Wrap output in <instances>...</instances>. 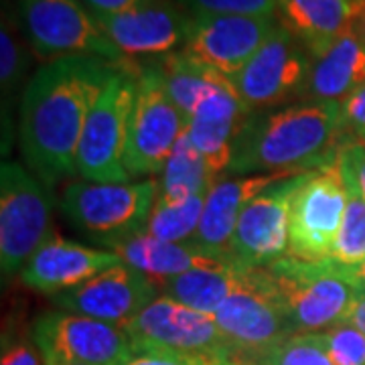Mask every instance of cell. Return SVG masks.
<instances>
[{
  "instance_id": "24",
  "label": "cell",
  "mask_w": 365,
  "mask_h": 365,
  "mask_svg": "<svg viewBox=\"0 0 365 365\" xmlns=\"http://www.w3.org/2000/svg\"><path fill=\"white\" fill-rule=\"evenodd\" d=\"M153 66L158 69L165 90L173 100V104L177 106V110L182 114L185 122L193 116L197 106L205 100L209 91L230 81L225 76L203 66L201 61H197L195 57H191L182 49L163 55Z\"/></svg>"
},
{
  "instance_id": "2",
  "label": "cell",
  "mask_w": 365,
  "mask_h": 365,
  "mask_svg": "<svg viewBox=\"0 0 365 365\" xmlns=\"http://www.w3.org/2000/svg\"><path fill=\"white\" fill-rule=\"evenodd\" d=\"M347 138L341 102L299 104L252 112L237 130L230 173L300 175L337 163Z\"/></svg>"
},
{
  "instance_id": "26",
  "label": "cell",
  "mask_w": 365,
  "mask_h": 365,
  "mask_svg": "<svg viewBox=\"0 0 365 365\" xmlns=\"http://www.w3.org/2000/svg\"><path fill=\"white\" fill-rule=\"evenodd\" d=\"M337 163H339L341 179L345 185L347 205L335 246L331 252V262H335L337 266L349 272H355L365 262V199L347 163L341 158Z\"/></svg>"
},
{
  "instance_id": "36",
  "label": "cell",
  "mask_w": 365,
  "mask_h": 365,
  "mask_svg": "<svg viewBox=\"0 0 365 365\" xmlns=\"http://www.w3.org/2000/svg\"><path fill=\"white\" fill-rule=\"evenodd\" d=\"M124 365H199V364H189V361L175 359V357H167V355H157V353H134V357H132L128 364H124Z\"/></svg>"
},
{
  "instance_id": "13",
  "label": "cell",
  "mask_w": 365,
  "mask_h": 365,
  "mask_svg": "<svg viewBox=\"0 0 365 365\" xmlns=\"http://www.w3.org/2000/svg\"><path fill=\"white\" fill-rule=\"evenodd\" d=\"M309 173L280 179L244 207L235 225L230 256L237 268H266L288 256L290 209Z\"/></svg>"
},
{
  "instance_id": "41",
  "label": "cell",
  "mask_w": 365,
  "mask_h": 365,
  "mask_svg": "<svg viewBox=\"0 0 365 365\" xmlns=\"http://www.w3.org/2000/svg\"><path fill=\"white\" fill-rule=\"evenodd\" d=\"M351 138H357L359 143L365 144V132H364V134H357V136H351Z\"/></svg>"
},
{
  "instance_id": "16",
  "label": "cell",
  "mask_w": 365,
  "mask_h": 365,
  "mask_svg": "<svg viewBox=\"0 0 365 365\" xmlns=\"http://www.w3.org/2000/svg\"><path fill=\"white\" fill-rule=\"evenodd\" d=\"M276 25L278 16H191V31L182 51L232 79L270 37Z\"/></svg>"
},
{
  "instance_id": "29",
  "label": "cell",
  "mask_w": 365,
  "mask_h": 365,
  "mask_svg": "<svg viewBox=\"0 0 365 365\" xmlns=\"http://www.w3.org/2000/svg\"><path fill=\"white\" fill-rule=\"evenodd\" d=\"M264 365H335L325 351L319 333L292 335L276 347L258 355Z\"/></svg>"
},
{
  "instance_id": "3",
  "label": "cell",
  "mask_w": 365,
  "mask_h": 365,
  "mask_svg": "<svg viewBox=\"0 0 365 365\" xmlns=\"http://www.w3.org/2000/svg\"><path fill=\"white\" fill-rule=\"evenodd\" d=\"M254 272L287 314L292 333H323L347 323L361 288L353 272L335 262H304L284 256Z\"/></svg>"
},
{
  "instance_id": "4",
  "label": "cell",
  "mask_w": 365,
  "mask_h": 365,
  "mask_svg": "<svg viewBox=\"0 0 365 365\" xmlns=\"http://www.w3.org/2000/svg\"><path fill=\"white\" fill-rule=\"evenodd\" d=\"M158 181L90 182L71 181L61 191L59 207L67 222L88 240L114 248L146 232L155 207Z\"/></svg>"
},
{
  "instance_id": "25",
  "label": "cell",
  "mask_w": 365,
  "mask_h": 365,
  "mask_svg": "<svg viewBox=\"0 0 365 365\" xmlns=\"http://www.w3.org/2000/svg\"><path fill=\"white\" fill-rule=\"evenodd\" d=\"M215 182L217 177L209 169L205 158L199 155L185 130L160 173L157 199L167 203H179L197 195L207 197Z\"/></svg>"
},
{
  "instance_id": "33",
  "label": "cell",
  "mask_w": 365,
  "mask_h": 365,
  "mask_svg": "<svg viewBox=\"0 0 365 365\" xmlns=\"http://www.w3.org/2000/svg\"><path fill=\"white\" fill-rule=\"evenodd\" d=\"M339 158L347 163V167L351 169L355 181L359 185V191L365 199V144L359 143L357 138L347 136L345 143L341 144Z\"/></svg>"
},
{
  "instance_id": "10",
  "label": "cell",
  "mask_w": 365,
  "mask_h": 365,
  "mask_svg": "<svg viewBox=\"0 0 365 365\" xmlns=\"http://www.w3.org/2000/svg\"><path fill=\"white\" fill-rule=\"evenodd\" d=\"M187 122L165 90L155 66L138 71V90L128 130L124 165L130 177H150L163 173Z\"/></svg>"
},
{
  "instance_id": "38",
  "label": "cell",
  "mask_w": 365,
  "mask_h": 365,
  "mask_svg": "<svg viewBox=\"0 0 365 365\" xmlns=\"http://www.w3.org/2000/svg\"><path fill=\"white\" fill-rule=\"evenodd\" d=\"M223 365H264L258 359V357H254V355H246V353H235L234 357H230L227 361Z\"/></svg>"
},
{
  "instance_id": "1",
  "label": "cell",
  "mask_w": 365,
  "mask_h": 365,
  "mask_svg": "<svg viewBox=\"0 0 365 365\" xmlns=\"http://www.w3.org/2000/svg\"><path fill=\"white\" fill-rule=\"evenodd\" d=\"M120 69L100 57H61L41 66L21 98L19 140L29 170L53 189L78 175V146L86 118Z\"/></svg>"
},
{
  "instance_id": "15",
  "label": "cell",
  "mask_w": 365,
  "mask_h": 365,
  "mask_svg": "<svg viewBox=\"0 0 365 365\" xmlns=\"http://www.w3.org/2000/svg\"><path fill=\"white\" fill-rule=\"evenodd\" d=\"M91 16L128 59L132 55L163 57L179 51L191 31V14L177 0H150L126 13L91 11Z\"/></svg>"
},
{
  "instance_id": "31",
  "label": "cell",
  "mask_w": 365,
  "mask_h": 365,
  "mask_svg": "<svg viewBox=\"0 0 365 365\" xmlns=\"http://www.w3.org/2000/svg\"><path fill=\"white\" fill-rule=\"evenodd\" d=\"M191 16L213 14H246V16H276L278 0H177Z\"/></svg>"
},
{
  "instance_id": "27",
  "label": "cell",
  "mask_w": 365,
  "mask_h": 365,
  "mask_svg": "<svg viewBox=\"0 0 365 365\" xmlns=\"http://www.w3.org/2000/svg\"><path fill=\"white\" fill-rule=\"evenodd\" d=\"M29 61H31V51L26 49L25 41L19 35L16 21L4 11L2 26H0V90H2V110L9 104V112L2 116V122L6 126V120H9L11 132H13L11 116H13L14 96L23 86Z\"/></svg>"
},
{
  "instance_id": "39",
  "label": "cell",
  "mask_w": 365,
  "mask_h": 365,
  "mask_svg": "<svg viewBox=\"0 0 365 365\" xmlns=\"http://www.w3.org/2000/svg\"><path fill=\"white\" fill-rule=\"evenodd\" d=\"M353 278H355V282L359 284V288L365 290V262L359 266V268H357V270H355V272H353Z\"/></svg>"
},
{
  "instance_id": "19",
  "label": "cell",
  "mask_w": 365,
  "mask_h": 365,
  "mask_svg": "<svg viewBox=\"0 0 365 365\" xmlns=\"http://www.w3.org/2000/svg\"><path fill=\"white\" fill-rule=\"evenodd\" d=\"M280 179H288V175H248L220 179L205 197L201 223L191 244L209 254L232 260L230 246L242 211L254 197L260 195L264 189Z\"/></svg>"
},
{
  "instance_id": "20",
  "label": "cell",
  "mask_w": 365,
  "mask_h": 365,
  "mask_svg": "<svg viewBox=\"0 0 365 365\" xmlns=\"http://www.w3.org/2000/svg\"><path fill=\"white\" fill-rule=\"evenodd\" d=\"M365 14V0H278V23L317 55L351 31Z\"/></svg>"
},
{
  "instance_id": "6",
  "label": "cell",
  "mask_w": 365,
  "mask_h": 365,
  "mask_svg": "<svg viewBox=\"0 0 365 365\" xmlns=\"http://www.w3.org/2000/svg\"><path fill=\"white\" fill-rule=\"evenodd\" d=\"M140 71V69H138ZM138 71L120 67L86 118L78 146V175L90 182H130L124 165Z\"/></svg>"
},
{
  "instance_id": "43",
  "label": "cell",
  "mask_w": 365,
  "mask_h": 365,
  "mask_svg": "<svg viewBox=\"0 0 365 365\" xmlns=\"http://www.w3.org/2000/svg\"><path fill=\"white\" fill-rule=\"evenodd\" d=\"M225 364V361H220V364H207V365H223Z\"/></svg>"
},
{
  "instance_id": "28",
  "label": "cell",
  "mask_w": 365,
  "mask_h": 365,
  "mask_svg": "<svg viewBox=\"0 0 365 365\" xmlns=\"http://www.w3.org/2000/svg\"><path fill=\"white\" fill-rule=\"evenodd\" d=\"M203 207H205L203 195L191 197L179 203H167L157 199L146 223V232L155 237L177 242V244L193 242L201 223Z\"/></svg>"
},
{
  "instance_id": "32",
  "label": "cell",
  "mask_w": 365,
  "mask_h": 365,
  "mask_svg": "<svg viewBox=\"0 0 365 365\" xmlns=\"http://www.w3.org/2000/svg\"><path fill=\"white\" fill-rule=\"evenodd\" d=\"M341 112H343V124L347 136H357L365 132V83L359 86L341 102Z\"/></svg>"
},
{
  "instance_id": "23",
  "label": "cell",
  "mask_w": 365,
  "mask_h": 365,
  "mask_svg": "<svg viewBox=\"0 0 365 365\" xmlns=\"http://www.w3.org/2000/svg\"><path fill=\"white\" fill-rule=\"evenodd\" d=\"M246 272L235 264L215 268H195L157 282L158 294L177 300L199 313L213 314L234 290L246 282Z\"/></svg>"
},
{
  "instance_id": "17",
  "label": "cell",
  "mask_w": 365,
  "mask_h": 365,
  "mask_svg": "<svg viewBox=\"0 0 365 365\" xmlns=\"http://www.w3.org/2000/svg\"><path fill=\"white\" fill-rule=\"evenodd\" d=\"M213 319L235 351L254 357L294 335L284 311L254 270L246 272V282L223 300Z\"/></svg>"
},
{
  "instance_id": "42",
  "label": "cell",
  "mask_w": 365,
  "mask_h": 365,
  "mask_svg": "<svg viewBox=\"0 0 365 365\" xmlns=\"http://www.w3.org/2000/svg\"><path fill=\"white\" fill-rule=\"evenodd\" d=\"M51 365H83V364H73V361H63V364H51Z\"/></svg>"
},
{
  "instance_id": "22",
  "label": "cell",
  "mask_w": 365,
  "mask_h": 365,
  "mask_svg": "<svg viewBox=\"0 0 365 365\" xmlns=\"http://www.w3.org/2000/svg\"><path fill=\"white\" fill-rule=\"evenodd\" d=\"M112 252L124 264L150 276L155 282L195 270V268H215V266L234 264L230 258L209 254L205 250L193 246L191 242L187 244L167 242V240L150 235L148 232H140L120 242L112 248Z\"/></svg>"
},
{
  "instance_id": "34",
  "label": "cell",
  "mask_w": 365,
  "mask_h": 365,
  "mask_svg": "<svg viewBox=\"0 0 365 365\" xmlns=\"http://www.w3.org/2000/svg\"><path fill=\"white\" fill-rule=\"evenodd\" d=\"M91 11L98 13H126L150 0H83Z\"/></svg>"
},
{
  "instance_id": "14",
  "label": "cell",
  "mask_w": 365,
  "mask_h": 365,
  "mask_svg": "<svg viewBox=\"0 0 365 365\" xmlns=\"http://www.w3.org/2000/svg\"><path fill=\"white\" fill-rule=\"evenodd\" d=\"M157 297V282L122 262L96 274L88 282L51 294L49 299L66 313L124 327Z\"/></svg>"
},
{
  "instance_id": "18",
  "label": "cell",
  "mask_w": 365,
  "mask_h": 365,
  "mask_svg": "<svg viewBox=\"0 0 365 365\" xmlns=\"http://www.w3.org/2000/svg\"><path fill=\"white\" fill-rule=\"evenodd\" d=\"M122 264L112 250L81 246L61 235H51L21 270L26 287L47 297L88 282L96 274Z\"/></svg>"
},
{
  "instance_id": "8",
  "label": "cell",
  "mask_w": 365,
  "mask_h": 365,
  "mask_svg": "<svg viewBox=\"0 0 365 365\" xmlns=\"http://www.w3.org/2000/svg\"><path fill=\"white\" fill-rule=\"evenodd\" d=\"M49 187L16 163L0 167V270L2 278L21 272L51 237Z\"/></svg>"
},
{
  "instance_id": "40",
  "label": "cell",
  "mask_w": 365,
  "mask_h": 365,
  "mask_svg": "<svg viewBox=\"0 0 365 365\" xmlns=\"http://www.w3.org/2000/svg\"><path fill=\"white\" fill-rule=\"evenodd\" d=\"M355 33H357V35L361 37V41L365 43V14L359 19V21H357V25H355Z\"/></svg>"
},
{
  "instance_id": "7",
  "label": "cell",
  "mask_w": 365,
  "mask_h": 365,
  "mask_svg": "<svg viewBox=\"0 0 365 365\" xmlns=\"http://www.w3.org/2000/svg\"><path fill=\"white\" fill-rule=\"evenodd\" d=\"M19 14L31 49L45 61L83 55L134 67L102 33L83 0H19Z\"/></svg>"
},
{
  "instance_id": "12",
  "label": "cell",
  "mask_w": 365,
  "mask_h": 365,
  "mask_svg": "<svg viewBox=\"0 0 365 365\" xmlns=\"http://www.w3.org/2000/svg\"><path fill=\"white\" fill-rule=\"evenodd\" d=\"M345 205L347 195L339 163L311 170L297 191L290 209L288 256L304 262L331 260Z\"/></svg>"
},
{
  "instance_id": "30",
  "label": "cell",
  "mask_w": 365,
  "mask_h": 365,
  "mask_svg": "<svg viewBox=\"0 0 365 365\" xmlns=\"http://www.w3.org/2000/svg\"><path fill=\"white\" fill-rule=\"evenodd\" d=\"M319 337L335 365H365V335L351 323L331 327Z\"/></svg>"
},
{
  "instance_id": "21",
  "label": "cell",
  "mask_w": 365,
  "mask_h": 365,
  "mask_svg": "<svg viewBox=\"0 0 365 365\" xmlns=\"http://www.w3.org/2000/svg\"><path fill=\"white\" fill-rule=\"evenodd\" d=\"M364 83L365 43L351 29L311 55V76L300 102H343Z\"/></svg>"
},
{
  "instance_id": "37",
  "label": "cell",
  "mask_w": 365,
  "mask_h": 365,
  "mask_svg": "<svg viewBox=\"0 0 365 365\" xmlns=\"http://www.w3.org/2000/svg\"><path fill=\"white\" fill-rule=\"evenodd\" d=\"M347 323H351V325L357 327V329H359V331L365 335V290H361V292H359V297H357V300H355V304H353Z\"/></svg>"
},
{
  "instance_id": "5",
  "label": "cell",
  "mask_w": 365,
  "mask_h": 365,
  "mask_svg": "<svg viewBox=\"0 0 365 365\" xmlns=\"http://www.w3.org/2000/svg\"><path fill=\"white\" fill-rule=\"evenodd\" d=\"M124 331L134 353H157L199 365L227 361L237 353L213 314L199 313L160 294L126 323Z\"/></svg>"
},
{
  "instance_id": "35",
  "label": "cell",
  "mask_w": 365,
  "mask_h": 365,
  "mask_svg": "<svg viewBox=\"0 0 365 365\" xmlns=\"http://www.w3.org/2000/svg\"><path fill=\"white\" fill-rule=\"evenodd\" d=\"M2 365H39L37 355L26 345H13L2 355Z\"/></svg>"
},
{
  "instance_id": "9",
  "label": "cell",
  "mask_w": 365,
  "mask_h": 365,
  "mask_svg": "<svg viewBox=\"0 0 365 365\" xmlns=\"http://www.w3.org/2000/svg\"><path fill=\"white\" fill-rule=\"evenodd\" d=\"M311 76V53L287 26L276 25L242 71L230 79L250 112L302 100Z\"/></svg>"
},
{
  "instance_id": "11",
  "label": "cell",
  "mask_w": 365,
  "mask_h": 365,
  "mask_svg": "<svg viewBox=\"0 0 365 365\" xmlns=\"http://www.w3.org/2000/svg\"><path fill=\"white\" fill-rule=\"evenodd\" d=\"M43 365H124L134 357V347L124 327L81 314L47 313L33 325Z\"/></svg>"
}]
</instances>
